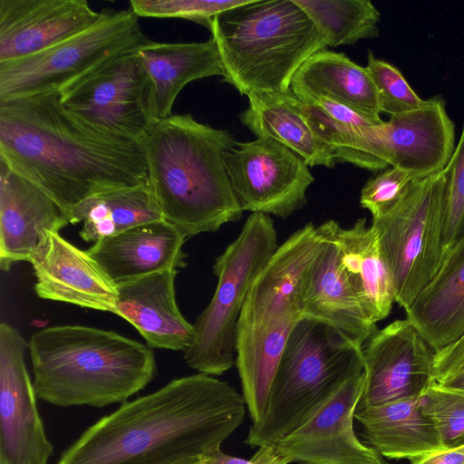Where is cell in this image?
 Listing matches in <instances>:
<instances>
[{"mask_svg":"<svg viewBox=\"0 0 464 464\" xmlns=\"http://www.w3.org/2000/svg\"><path fill=\"white\" fill-rule=\"evenodd\" d=\"M134 53L151 81L156 119L172 115L176 98L188 82L224 73L212 36L195 43L150 41L138 47Z\"/></svg>","mask_w":464,"mask_h":464,"instance_id":"cell-26","label":"cell"},{"mask_svg":"<svg viewBox=\"0 0 464 464\" xmlns=\"http://www.w3.org/2000/svg\"><path fill=\"white\" fill-rule=\"evenodd\" d=\"M26 347L16 329L0 324V464H47L53 450L24 362Z\"/></svg>","mask_w":464,"mask_h":464,"instance_id":"cell-12","label":"cell"},{"mask_svg":"<svg viewBox=\"0 0 464 464\" xmlns=\"http://www.w3.org/2000/svg\"><path fill=\"white\" fill-rule=\"evenodd\" d=\"M437 383L447 389L464 392V372L453 374Z\"/></svg>","mask_w":464,"mask_h":464,"instance_id":"cell-42","label":"cell"},{"mask_svg":"<svg viewBox=\"0 0 464 464\" xmlns=\"http://www.w3.org/2000/svg\"><path fill=\"white\" fill-rule=\"evenodd\" d=\"M331 47L379 35L380 11L370 0H294Z\"/></svg>","mask_w":464,"mask_h":464,"instance_id":"cell-32","label":"cell"},{"mask_svg":"<svg viewBox=\"0 0 464 464\" xmlns=\"http://www.w3.org/2000/svg\"><path fill=\"white\" fill-rule=\"evenodd\" d=\"M0 160L67 217L92 196L149 179L140 142L91 125L63 106L59 92L0 102Z\"/></svg>","mask_w":464,"mask_h":464,"instance_id":"cell-2","label":"cell"},{"mask_svg":"<svg viewBox=\"0 0 464 464\" xmlns=\"http://www.w3.org/2000/svg\"><path fill=\"white\" fill-rule=\"evenodd\" d=\"M310 102L320 106L334 120L351 126L366 127L379 125L378 123L362 116L352 109L326 98H317Z\"/></svg>","mask_w":464,"mask_h":464,"instance_id":"cell-40","label":"cell"},{"mask_svg":"<svg viewBox=\"0 0 464 464\" xmlns=\"http://www.w3.org/2000/svg\"><path fill=\"white\" fill-rule=\"evenodd\" d=\"M296 314L267 324L237 327L236 361L252 424L264 415L269 389Z\"/></svg>","mask_w":464,"mask_h":464,"instance_id":"cell-29","label":"cell"},{"mask_svg":"<svg viewBox=\"0 0 464 464\" xmlns=\"http://www.w3.org/2000/svg\"><path fill=\"white\" fill-rule=\"evenodd\" d=\"M186 237L164 219L140 224L86 250L118 286L144 276L185 267Z\"/></svg>","mask_w":464,"mask_h":464,"instance_id":"cell-21","label":"cell"},{"mask_svg":"<svg viewBox=\"0 0 464 464\" xmlns=\"http://www.w3.org/2000/svg\"><path fill=\"white\" fill-rule=\"evenodd\" d=\"M206 464H289L279 456L272 445H265L250 459L227 455L221 450L212 454L207 459Z\"/></svg>","mask_w":464,"mask_h":464,"instance_id":"cell-39","label":"cell"},{"mask_svg":"<svg viewBox=\"0 0 464 464\" xmlns=\"http://www.w3.org/2000/svg\"><path fill=\"white\" fill-rule=\"evenodd\" d=\"M59 93L67 110L117 137L140 142L156 120L151 81L134 52L107 61Z\"/></svg>","mask_w":464,"mask_h":464,"instance_id":"cell-10","label":"cell"},{"mask_svg":"<svg viewBox=\"0 0 464 464\" xmlns=\"http://www.w3.org/2000/svg\"><path fill=\"white\" fill-rule=\"evenodd\" d=\"M28 349L37 397L60 407L121 404L157 371L148 345L95 327L44 328L31 336Z\"/></svg>","mask_w":464,"mask_h":464,"instance_id":"cell-4","label":"cell"},{"mask_svg":"<svg viewBox=\"0 0 464 464\" xmlns=\"http://www.w3.org/2000/svg\"><path fill=\"white\" fill-rule=\"evenodd\" d=\"M365 370L343 383L300 428L273 444L289 464H389L353 429Z\"/></svg>","mask_w":464,"mask_h":464,"instance_id":"cell-14","label":"cell"},{"mask_svg":"<svg viewBox=\"0 0 464 464\" xmlns=\"http://www.w3.org/2000/svg\"><path fill=\"white\" fill-rule=\"evenodd\" d=\"M364 370L362 348L328 324L301 317L288 334L264 415L250 426L244 443L252 448L276 443Z\"/></svg>","mask_w":464,"mask_h":464,"instance_id":"cell-6","label":"cell"},{"mask_svg":"<svg viewBox=\"0 0 464 464\" xmlns=\"http://www.w3.org/2000/svg\"><path fill=\"white\" fill-rule=\"evenodd\" d=\"M422 407L432 419L444 448L464 445V392L437 382L421 396Z\"/></svg>","mask_w":464,"mask_h":464,"instance_id":"cell-33","label":"cell"},{"mask_svg":"<svg viewBox=\"0 0 464 464\" xmlns=\"http://www.w3.org/2000/svg\"><path fill=\"white\" fill-rule=\"evenodd\" d=\"M246 407L242 393L211 375L174 379L98 420L56 464H206Z\"/></svg>","mask_w":464,"mask_h":464,"instance_id":"cell-1","label":"cell"},{"mask_svg":"<svg viewBox=\"0 0 464 464\" xmlns=\"http://www.w3.org/2000/svg\"><path fill=\"white\" fill-rule=\"evenodd\" d=\"M248 0H130L138 17L182 18L208 27L218 14L244 5Z\"/></svg>","mask_w":464,"mask_h":464,"instance_id":"cell-36","label":"cell"},{"mask_svg":"<svg viewBox=\"0 0 464 464\" xmlns=\"http://www.w3.org/2000/svg\"><path fill=\"white\" fill-rule=\"evenodd\" d=\"M29 262L39 297L115 314L117 286L86 250L76 247L59 232H48Z\"/></svg>","mask_w":464,"mask_h":464,"instance_id":"cell-17","label":"cell"},{"mask_svg":"<svg viewBox=\"0 0 464 464\" xmlns=\"http://www.w3.org/2000/svg\"><path fill=\"white\" fill-rule=\"evenodd\" d=\"M354 419L367 445L383 458L411 460L444 448L421 397L374 407L357 405Z\"/></svg>","mask_w":464,"mask_h":464,"instance_id":"cell-27","label":"cell"},{"mask_svg":"<svg viewBox=\"0 0 464 464\" xmlns=\"http://www.w3.org/2000/svg\"><path fill=\"white\" fill-rule=\"evenodd\" d=\"M71 224L82 223L80 237L95 243L134 226L163 219L148 182L92 196L68 215Z\"/></svg>","mask_w":464,"mask_h":464,"instance_id":"cell-30","label":"cell"},{"mask_svg":"<svg viewBox=\"0 0 464 464\" xmlns=\"http://www.w3.org/2000/svg\"><path fill=\"white\" fill-rule=\"evenodd\" d=\"M150 41L130 8L104 9L86 30L37 53L0 63V102L61 92L107 61Z\"/></svg>","mask_w":464,"mask_h":464,"instance_id":"cell-8","label":"cell"},{"mask_svg":"<svg viewBox=\"0 0 464 464\" xmlns=\"http://www.w3.org/2000/svg\"><path fill=\"white\" fill-rule=\"evenodd\" d=\"M276 248L271 217L258 212L249 215L237 239L215 259L216 291L193 324V343L183 352L188 367L219 376L235 365L241 310L252 284Z\"/></svg>","mask_w":464,"mask_h":464,"instance_id":"cell-7","label":"cell"},{"mask_svg":"<svg viewBox=\"0 0 464 464\" xmlns=\"http://www.w3.org/2000/svg\"><path fill=\"white\" fill-rule=\"evenodd\" d=\"M446 168L415 179L390 211L372 218L390 270L395 303L405 311L438 272L444 256Z\"/></svg>","mask_w":464,"mask_h":464,"instance_id":"cell-9","label":"cell"},{"mask_svg":"<svg viewBox=\"0 0 464 464\" xmlns=\"http://www.w3.org/2000/svg\"><path fill=\"white\" fill-rule=\"evenodd\" d=\"M415 179L397 168H388L369 179L361 190L360 204L370 211L372 218L382 217L394 208L406 195Z\"/></svg>","mask_w":464,"mask_h":464,"instance_id":"cell-37","label":"cell"},{"mask_svg":"<svg viewBox=\"0 0 464 464\" xmlns=\"http://www.w3.org/2000/svg\"><path fill=\"white\" fill-rule=\"evenodd\" d=\"M236 142L227 130L189 113L156 119L141 140L148 183L162 218L186 238L241 219L223 160Z\"/></svg>","mask_w":464,"mask_h":464,"instance_id":"cell-3","label":"cell"},{"mask_svg":"<svg viewBox=\"0 0 464 464\" xmlns=\"http://www.w3.org/2000/svg\"><path fill=\"white\" fill-rule=\"evenodd\" d=\"M321 226L326 241L300 285L298 309L303 316L328 324L362 348L378 329L361 306L341 267L338 247L327 221Z\"/></svg>","mask_w":464,"mask_h":464,"instance_id":"cell-20","label":"cell"},{"mask_svg":"<svg viewBox=\"0 0 464 464\" xmlns=\"http://www.w3.org/2000/svg\"><path fill=\"white\" fill-rule=\"evenodd\" d=\"M325 241L322 226L307 223L277 246L252 284L237 326L302 314L297 304L300 285Z\"/></svg>","mask_w":464,"mask_h":464,"instance_id":"cell-16","label":"cell"},{"mask_svg":"<svg viewBox=\"0 0 464 464\" xmlns=\"http://www.w3.org/2000/svg\"><path fill=\"white\" fill-rule=\"evenodd\" d=\"M100 16L85 0H0V63L50 48Z\"/></svg>","mask_w":464,"mask_h":464,"instance_id":"cell-18","label":"cell"},{"mask_svg":"<svg viewBox=\"0 0 464 464\" xmlns=\"http://www.w3.org/2000/svg\"><path fill=\"white\" fill-rule=\"evenodd\" d=\"M291 92L304 102L326 98L381 124L376 87L366 67L326 49L310 56L295 74Z\"/></svg>","mask_w":464,"mask_h":464,"instance_id":"cell-24","label":"cell"},{"mask_svg":"<svg viewBox=\"0 0 464 464\" xmlns=\"http://www.w3.org/2000/svg\"><path fill=\"white\" fill-rule=\"evenodd\" d=\"M223 78L241 95L285 93L325 40L294 0L251 1L216 14L208 27Z\"/></svg>","mask_w":464,"mask_h":464,"instance_id":"cell-5","label":"cell"},{"mask_svg":"<svg viewBox=\"0 0 464 464\" xmlns=\"http://www.w3.org/2000/svg\"><path fill=\"white\" fill-rule=\"evenodd\" d=\"M376 87L381 112L390 116L417 109L425 103L392 64L369 50L365 66Z\"/></svg>","mask_w":464,"mask_h":464,"instance_id":"cell-34","label":"cell"},{"mask_svg":"<svg viewBox=\"0 0 464 464\" xmlns=\"http://www.w3.org/2000/svg\"><path fill=\"white\" fill-rule=\"evenodd\" d=\"M405 312L434 352L464 334V233Z\"/></svg>","mask_w":464,"mask_h":464,"instance_id":"cell-25","label":"cell"},{"mask_svg":"<svg viewBox=\"0 0 464 464\" xmlns=\"http://www.w3.org/2000/svg\"><path fill=\"white\" fill-rule=\"evenodd\" d=\"M365 384L358 405L381 406L421 397L435 381L433 353L414 325L395 320L362 345Z\"/></svg>","mask_w":464,"mask_h":464,"instance_id":"cell-13","label":"cell"},{"mask_svg":"<svg viewBox=\"0 0 464 464\" xmlns=\"http://www.w3.org/2000/svg\"><path fill=\"white\" fill-rule=\"evenodd\" d=\"M178 270L157 272L117 286L115 314L128 321L150 348L184 352L195 338L194 325L176 302Z\"/></svg>","mask_w":464,"mask_h":464,"instance_id":"cell-22","label":"cell"},{"mask_svg":"<svg viewBox=\"0 0 464 464\" xmlns=\"http://www.w3.org/2000/svg\"><path fill=\"white\" fill-rule=\"evenodd\" d=\"M410 464H464V445L432 450L411 459Z\"/></svg>","mask_w":464,"mask_h":464,"instance_id":"cell-41","label":"cell"},{"mask_svg":"<svg viewBox=\"0 0 464 464\" xmlns=\"http://www.w3.org/2000/svg\"><path fill=\"white\" fill-rule=\"evenodd\" d=\"M223 160L243 211L286 218L306 204L314 178L304 159L279 141H237Z\"/></svg>","mask_w":464,"mask_h":464,"instance_id":"cell-11","label":"cell"},{"mask_svg":"<svg viewBox=\"0 0 464 464\" xmlns=\"http://www.w3.org/2000/svg\"><path fill=\"white\" fill-rule=\"evenodd\" d=\"M377 132L383 160L415 179L446 168L455 150L454 123L440 95L417 109L390 116L377 126Z\"/></svg>","mask_w":464,"mask_h":464,"instance_id":"cell-15","label":"cell"},{"mask_svg":"<svg viewBox=\"0 0 464 464\" xmlns=\"http://www.w3.org/2000/svg\"><path fill=\"white\" fill-rule=\"evenodd\" d=\"M327 223L341 267L361 306L374 324L386 318L395 292L374 227L367 226L366 218H358L347 228L334 220Z\"/></svg>","mask_w":464,"mask_h":464,"instance_id":"cell-23","label":"cell"},{"mask_svg":"<svg viewBox=\"0 0 464 464\" xmlns=\"http://www.w3.org/2000/svg\"><path fill=\"white\" fill-rule=\"evenodd\" d=\"M295 104L316 135L334 151L338 162L371 171L388 169L380 150L377 126L355 127L338 121L320 106L295 97Z\"/></svg>","mask_w":464,"mask_h":464,"instance_id":"cell-31","label":"cell"},{"mask_svg":"<svg viewBox=\"0 0 464 464\" xmlns=\"http://www.w3.org/2000/svg\"><path fill=\"white\" fill-rule=\"evenodd\" d=\"M246 97L248 107L239 119L257 138L279 141L301 156L309 167L333 168L338 162L334 151L316 135L295 104L291 91Z\"/></svg>","mask_w":464,"mask_h":464,"instance_id":"cell-28","label":"cell"},{"mask_svg":"<svg viewBox=\"0 0 464 464\" xmlns=\"http://www.w3.org/2000/svg\"><path fill=\"white\" fill-rule=\"evenodd\" d=\"M64 210L36 185L0 160V267L30 261L48 232L69 224Z\"/></svg>","mask_w":464,"mask_h":464,"instance_id":"cell-19","label":"cell"},{"mask_svg":"<svg viewBox=\"0 0 464 464\" xmlns=\"http://www.w3.org/2000/svg\"><path fill=\"white\" fill-rule=\"evenodd\" d=\"M436 382L464 372V334L448 346L433 353Z\"/></svg>","mask_w":464,"mask_h":464,"instance_id":"cell-38","label":"cell"},{"mask_svg":"<svg viewBox=\"0 0 464 464\" xmlns=\"http://www.w3.org/2000/svg\"><path fill=\"white\" fill-rule=\"evenodd\" d=\"M446 170L442 236L445 257L464 233V124Z\"/></svg>","mask_w":464,"mask_h":464,"instance_id":"cell-35","label":"cell"}]
</instances>
